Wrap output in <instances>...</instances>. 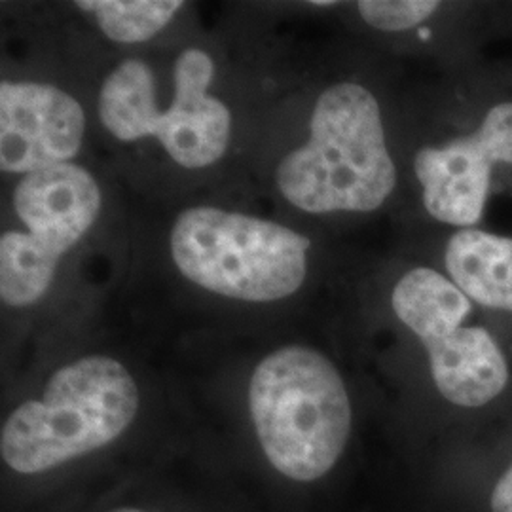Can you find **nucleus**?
I'll return each mask as SVG.
<instances>
[{
  "instance_id": "obj_14",
  "label": "nucleus",
  "mask_w": 512,
  "mask_h": 512,
  "mask_svg": "<svg viewBox=\"0 0 512 512\" xmlns=\"http://www.w3.org/2000/svg\"><path fill=\"white\" fill-rule=\"evenodd\" d=\"M110 512H143V511H139V509H131V507H124V509H116V511H110Z\"/></svg>"
},
{
  "instance_id": "obj_10",
  "label": "nucleus",
  "mask_w": 512,
  "mask_h": 512,
  "mask_svg": "<svg viewBox=\"0 0 512 512\" xmlns=\"http://www.w3.org/2000/svg\"><path fill=\"white\" fill-rule=\"evenodd\" d=\"M446 270L469 300L512 313V239L463 228L446 245Z\"/></svg>"
},
{
  "instance_id": "obj_11",
  "label": "nucleus",
  "mask_w": 512,
  "mask_h": 512,
  "mask_svg": "<svg viewBox=\"0 0 512 512\" xmlns=\"http://www.w3.org/2000/svg\"><path fill=\"white\" fill-rule=\"evenodd\" d=\"M78 8L97 19L101 31L116 42H143L160 33L179 12L177 0H82Z\"/></svg>"
},
{
  "instance_id": "obj_5",
  "label": "nucleus",
  "mask_w": 512,
  "mask_h": 512,
  "mask_svg": "<svg viewBox=\"0 0 512 512\" xmlns=\"http://www.w3.org/2000/svg\"><path fill=\"white\" fill-rule=\"evenodd\" d=\"M215 65L202 50H184L175 63V93L167 109L156 101V80L147 63L122 61L103 82L99 116L120 141L156 137L186 169L215 164L226 152L232 114L209 93Z\"/></svg>"
},
{
  "instance_id": "obj_8",
  "label": "nucleus",
  "mask_w": 512,
  "mask_h": 512,
  "mask_svg": "<svg viewBox=\"0 0 512 512\" xmlns=\"http://www.w3.org/2000/svg\"><path fill=\"white\" fill-rule=\"evenodd\" d=\"M495 164L512 165V103L488 110L475 133L416 154L414 171L427 213L444 224L475 226L484 213Z\"/></svg>"
},
{
  "instance_id": "obj_6",
  "label": "nucleus",
  "mask_w": 512,
  "mask_h": 512,
  "mask_svg": "<svg viewBox=\"0 0 512 512\" xmlns=\"http://www.w3.org/2000/svg\"><path fill=\"white\" fill-rule=\"evenodd\" d=\"M14 209L27 232L0 238V296L12 308H27L48 291L59 258L92 228L101 190L84 167L54 165L19 181Z\"/></svg>"
},
{
  "instance_id": "obj_12",
  "label": "nucleus",
  "mask_w": 512,
  "mask_h": 512,
  "mask_svg": "<svg viewBox=\"0 0 512 512\" xmlns=\"http://www.w3.org/2000/svg\"><path fill=\"white\" fill-rule=\"evenodd\" d=\"M433 0H361L357 4L361 18L380 31H408L418 27L439 10Z\"/></svg>"
},
{
  "instance_id": "obj_1",
  "label": "nucleus",
  "mask_w": 512,
  "mask_h": 512,
  "mask_svg": "<svg viewBox=\"0 0 512 512\" xmlns=\"http://www.w3.org/2000/svg\"><path fill=\"white\" fill-rule=\"evenodd\" d=\"M275 181L285 200L306 213L376 211L397 183L376 97L353 82L321 93L308 143L281 160Z\"/></svg>"
},
{
  "instance_id": "obj_7",
  "label": "nucleus",
  "mask_w": 512,
  "mask_h": 512,
  "mask_svg": "<svg viewBox=\"0 0 512 512\" xmlns=\"http://www.w3.org/2000/svg\"><path fill=\"white\" fill-rule=\"evenodd\" d=\"M391 306L427 349L433 380L446 401L476 408L505 389V355L488 330L463 327L471 300L454 281L431 268H414L395 285Z\"/></svg>"
},
{
  "instance_id": "obj_3",
  "label": "nucleus",
  "mask_w": 512,
  "mask_h": 512,
  "mask_svg": "<svg viewBox=\"0 0 512 512\" xmlns=\"http://www.w3.org/2000/svg\"><path fill=\"white\" fill-rule=\"evenodd\" d=\"M256 437L270 463L293 480L327 475L351 431V403L325 355L287 346L264 357L249 385Z\"/></svg>"
},
{
  "instance_id": "obj_9",
  "label": "nucleus",
  "mask_w": 512,
  "mask_h": 512,
  "mask_svg": "<svg viewBox=\"0 0 512 512\" xmlns=\"http://www.w3.org/2000/svg\"><path fill=\"white\" fill-rule=\"evenodd\" d=\"M86 116L69 93L48 84H0V169L35 173L78 154Z\"/></svg>"
},
{
  "instance_id": "obj_13",
  "label": "nucleus",
  "mask_w": 512,
  "mask_h": 512,
  "mask_svg": "<svg viewBox=\"0 0 512 512\" xmlns=\"http://www.w3.org/2000/svg\"><path fill=\"white\" fill-rule=\"evenodd\" d=\"M492 511L512 512V465L495 486L492 494Z\"/></svg>"
},
{
  "instance_id": "obj_2",
  "label": "nucleus",
  "mask_w": 512,
  "mask_h": 512,
  "mask_svg": "<svg viewBox=\"0 0 512 512\" xmlns=\"http://www.w3.org/2000/svg\"><path fill=\"white\" fill-rule=\"evenodd\" d=\"M137 410L139 389L128 368L105 355L84 357L59 368L40 401L8 416L0 454L16 473H46L118 439Z\"/></svg>"
},
{
  "instance_id": "obj_4",
  "label": "nucleus",
  "mask_w": 512,
  "mask_h": 512,
  "mask_svg": "<svg viewBox=\"0 0 512 512\" xmlns=\"http://www.w3.org/2000/svg\"><path fill=\"white\" fill-rule=\"evenodd\" d=\"M310 239L272 220L192 207L175 220L171 255L181 274L211 293L274 302L300 289Z\"/></svg>"
}]
</instances>
